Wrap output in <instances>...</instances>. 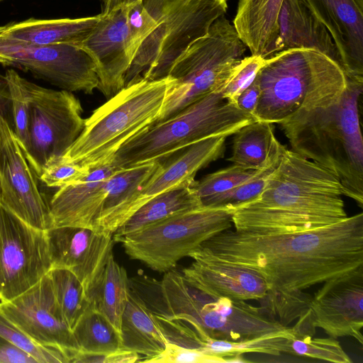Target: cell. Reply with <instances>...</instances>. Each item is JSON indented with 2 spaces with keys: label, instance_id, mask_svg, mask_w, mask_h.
I'll list each match as a JSON object with an SVG mask.
<instances>
[{
  "label": "cell",
  "instance_id": "1f68e13d",
  "mask_svg": "<svg viewBox=\"0 0 363 363\" xmlns=\"http://www.w3.org/2000/svg\"><path fill=\"white\" fill-rule=\"evenodd\" d=\"M79 348L86 354H108L121 348L119 332L89 304L72 329Z\"/></svg>",
  "mask_w": 363,
  "mask_h": 363
},
{
  "label": "cell",
  "instance_id": "e0dca14e",
  "mask_svg": "<svg viewBox=\"0 0 363 363\" xmlns=\"http://www.w3.org/2000/svg\"><path fill=\"white\" fill-rule=\"evenodd\" d=\"M130 6L101 13L90 34L79 47L92 59L99 79V89L108 99L124 88V77L132 56L128 11Z\"/></svg>",
  "mask_w": 363,
  "mask_h": 363
},
{
  "label": "cell",
  "instance_id": "9a60e30c",
  "mask_svg": "<svg viewBox=\"0 0 363 363\" xmlns=\"http://www.w3.org/2000/svg\"><path fill=\"white\" fill-rule=\"evenodd\" d=\"M0 311L38 344L62 352L72 362L79 348L56 303L48 274Z\"/></svg>",
  "mask_w": 363,
  "mask_h": 363
},
{
  "label": "cell",
  "instance_id": "7402d4cb",
  "mask_svg": "<svg viewBox=\"0 0 363 363\" xmlns=\"http://www.w3.org/2000/svg\"><path fill=\"white\" fill-rule=\"evenodd\" d=\"M225 136L211 137L187 147L186 150L168 164L160 165L141 189L135 200L131 216L157 195L182 182L194 179L196 173L224 156Z\"/></svg>",
  "mask_w": 363,
  "mask_h": 363
},
{
  "label": "cell",
  "instance_id": "4dcf8cb0",
  "mask_svg": "<svg viewBox=\"0 0 363 363\" xmlns=\"http://www.w3.org/2000/svg\"><path fill=\"white\" fill-rule=\"evenodd\" d=\"M312 297L303 290L289 292L268 290L265 296L258 301L264 313L284 326L289 327V324L297 320L292 326L296 336H313L315 328L311 314Z\"/></svg>",
  "mask_w": 363,
  "mask_h": 363
},
{
  "label": "cell",
  "instance_id": "484cf974",
  "mask_svg": "<svg viewBox=\"0 0 363 363\" xmlns=\"http://www.w3.org/2000/svg\"><path fill=\"white\" fill-rule=\"evenodd\" d=\"M283 0H238L233 24L252 55L278 52V16Z\"/></svg>",
  "mask_w": 363,
  "mask_h": 363
},
{
  "label": "cell",
  "instance_id": "74e56055",
  "mask_svg": "<svg viewBox=\"0 0 363 363\" xmlns=\"http://www.w3.org/2000/svg\"><path fill=\"white\" fill-rule=\"evenodd\" d=\"M0 336L34 358L37 363H68L62 352L42 346L11 322L0 311Z\"/></svg>",
  "mask_w": 363,
  "mask_h": 363
},
{
  "label": "cell",
  "instance_id": "4316f807",
  "mask_svg": "<svg viewBox=\"0 0 363 363\" xmlns=\"http://www.w3.org/2000/svg\"><path fill=\"white\" fill-rule=\"evenodd\" d=\"M120 334L121 348L139 354V362L143 363L160 354L167 343L153 313L130 289L121 317Z\"/></svg>",
  "mask_w": 363,
  "mask_h": 363
},
{
  "label": "cell",
  "instance_id": "c3c4849f",
  "mask_svg": "<svg viewBox=\"0 0 363 363\" xmlns=\"http://www.w3.org/2000/svg\"><path fill=\"white\" fill-rule=\"evenodd\" d=\"M360 9L363 11V0H354Z\"/></svg>",
  "mask_w": 363,
  "mask_h": 363
},
{
  "label": "cell",
  "instance_id": "2e32d148",
  "mask_svg": "<svg viewBox=\"0 0 363 363\" xmlns=\"http://www.w3.org/2000/svg\"><path fill=\"white\" fill-rule=\"evenodd\" d=\"M323 283L311 300L313 326L330 337H350L362 345L363 267Z\"/></svg>",
  "mask_w": 363,
  "mask_h": 363
},
{
  "label": "cell",
  "instance_id": "3957f363",
  "mask_svg": "<svg viewBox=\"0 0 363 363\" xmlns=\"http://www.w3.org/2000/svg\"><path fill=\"white\" fill-rule=\"evenodd\" d=\"M228 0H140L130 5L132 62L124 87L166 77L177 61L212 23L225 15Z\"/></svg>",
  "mask_w": 363,
  "mask_h": 363
},
{
  "label": "cell",
  "instance_id": "f6af8a7d",
  "mask_svg": "<svg viewBox=\"0 0 363 363\" xmlns=\"http://www.w3.org/2000/svg\"><path fill=\"white\" fill-rule=\"evenodd\" d=\"M260 90L256 79L237 98L235 105L242 111L253 116L257 108Z\"/></svg>",
  "mask_w": 363,
  "mask_h": 363
},
{
  "label": "cell",
  "instance_id": "603a6c76",
  "mask_svg": "<svg viewBox=\"0 0 363 363\" xmlns=\"http://www.w3.org/2000/svg\"><path fill=\"white\" fill-rule=\"evenodd\" d=\"M278 28V52L294 48L312 49L330 57L341 67L340 55L330 34L306 0H283Z\"/></svg>",
  "mask_w": 363,
  "mask_h": 363
},
{
  "label": "cell",
  "instance_id": "f907efd6",
  "mask_svg": "<svg viewBox=\"0 0 363 363\" xmlns=\"http://www.w3.org/2000/svg\"><path fill=\"white\" fill-rule=\"evenodd\" d=\"M101 1H105L106 0H101Z\"/></svg>",
  "mask_w": 363,
  "mask_h": 363
},
{
  "label": "cell",
  "instance_id": "836d02e7",
  "mask_svg": "<svg viewBox=\"0 0 363 363\" xmlns=\"http://www.w3.org/2000/svg\"><path fill=\"white\" fill-rule=\"evenodd\" d=\"M54 296L62 318L72 330L89 306L84 289L70 271L52 268L48 272Z\"/></svg>",
  "mask_w": 363,
  "mask_h": 363
},
{
  "label": "cell",
  "instance_id": "f35d334b",
  "mask_svg": "<svg viewBox=\"0 0 363 363\" xmlns=\"http://www.w3.org/2000/svg\"><path fill=\"white\" fill-rule=\"evenodd\" d=\"M284 149L285 147L268 165L257 170L252 177L218 199L214 207L229 206L235 208L257 197L264 187L268 177L277 167Z\"/></svg>",
  "mask_w": 363,
  "mask_h": 363
},
{
  "label": "cell",
  "instance_id": "ab89813d",
  "mask_svg": "<svg viewBox=\"0 0 363 363\" xmlns=\"http://www.w3.org/2000/svg\"><path fill=\"white\" fill-rule=\"evenodd\" d=\"M265 60L266 58L252 55L241 59L221 89L223 96L235 104L238 96L253 82Z\"/></svg>",
  "mask_w": 363,
  "mask_h": 363
},
{
  "label": "cell",
  "instance_id": "ac0fdd59",
  "mask_svg": "<svg viewBox=\"0 0 363 363\" xmlns=\"http://www.w3.org/2000/svg\"><path fill=\"white\" fill-rule=\"evenodd\" d=\"M45 232L51 269L70 271L86 295L113 252V234L76 226L52 227Z\"/></svg>",
  "mask_w": 363,
  "mask_h": 363
},
{
  "label": "cell",
  "instance_id": "83f0119b",
  "mask_svg": "<svg viewBox=\"0 0 363 363\" xmlns=\"http://www.w3.org/2000/svg\"><path fill=\"white\" fill-rule=\"evenodd\" d=\"M195 181H185L147 201L115 231L114 242L173 215L202 206L194 188Z\"/></svg>",
  "mask_w": 363,
  "mask_h": 363
},
{
  "label": "cell",
  "instance_id": "44dd1931",
  "mask_svg": "<svg viewBox=\"0 0 363 363\" xmlns=\"http://www.w3.org/2000/svg\"><path fill=\"white\" fill-rule=\"evenodd\" d=\"M330 34L345 77L363 80V11L354 0H306Z\"/></svg>",
  "mask_w": 363,
  "mask_h": 363
},
{
  "label": "cell",
  "instance_id": "8fae6325",
  "mask_svg": "<svg viewBox=\"0 0 363 363\" xmlns=\"http://www.w3.org/2000/svg\"><path fill=\"white\" fill-rule=\"evenodd\" d=\"M50 269L45 230L30 226L0 205V301L20 296Z\"/></svg>",
  "mask_w": 363,
  "mask_h": 363
},
{
  "label": "cell",
  "instance_id": "d4e9b609",
  "mask_svg": "<svg viewBox=\"0 0 363 363\" xmlns=\"http://www.w3.org/2000/svg\"><path fill=\"white\" fill-rule=\"evenodd\" d=\"M161 164L157 161L118 168L108 179L94 229L113 234L131 216L132 206L141 189Z\"/></svg>",
  "mask_w": 363,
  "mask_h": 363
},
{
  "label": "cell",
  "instance_id": "8992f818",
  "mask_svg": "<svg viewBox=\"0 0 363 363\" xmlns=\"http://www.w3.org/2000/svg\"><path fill=\"white\" fill-rule=\"evenodd\" d=\"M256 120L225 99L221 91H213L130 138L111 161L119 168L161 161L203 139L233 135Z\"/></svg>",
  "mask_w": 363,
  "mask_h": 363
},
{
  "label": "cell",
  "instance_id": "7bdbcfd3",
  "mask_svg": "<svg viewBox=\"0 0 363 363\" xmlns=\"http://www.w3.org/2000/svg\"><path fill=\"white\" fill-rule=\"evenodd\" d=\"M141 356L128 350L120 349L108 354H86L79 352L72 362L78 363H134L139 362Z\"/></svg>",
  "mask_w": 363,
  "mask_h": 363
},
{
  "label": "cell",
  "instance_id": "7dc6e473",
  "mask_svg": "<svg viewBox=\"0 0 363 363\" xmlns=\"http://www.w3.org/2000/svg\"><path fill=\"white\" fill-rule=\"evenodd\" d=\"M139 1L140 0H106L102 13H106L123 6L132 5Z\"/></svg>",
  "mask_w": 363,
  "mask_h": 363
},
{
  "label": "cell",
  "instance_id": "60d3db41",
  "mask_svg": "<svg viewBox=\"0 0 363 363\" xmlns=\"http://www.w3.org/2000/svg\"><path fill=\"white\" fill-rule=\"evenodd\" d=\"M90 169L65 159L62 155L49 161L38 179L50 188L59 189L84 178Z\"/></svg>",
  "mask_w": 363,
  "mask_h": 363
},
{
  "label": "cell",
  "instance_id": "5bb4252c",
  "mask_svg": "<svg viewBox=\"0 0 363 363\" xmlns=\"http://www.w3.org/2000/svg\"><path fill=\"white\" fill-rule=\"evenodd\" d=\"M186 318L202 342L210 337L240 342L293 330L292 327L270 319L260 306L246 301L213 296L199 289L189 303Z\"/></svg>",
  "mask_w": 363,
  "mask_h": 363
},
{
  "label": "cell",
  "instance_id": "9c48e42d",
  "mask_svg": "<svg viewBox=\"0 0 363 363\" xmlns=\"http://www.w3.org/2000/svg\"><path fill=\"white\" fill-rule=\"evenodd\" d=\"M234 208L206 207L186 211L118 240L125 254L148 268L165 273L190 257L207 240L233 225Z\"/></svg>",
  "mask_w": 363,
  "mask_h": 363
},
{
  "label": "cell",
  "instance_id": "f1b7e54d",
  "mask_svg": "<svg viewBox=\"0 0 363 363\" xmlns=\"http://www.w3.org/2000/svg\"><path fill=\"white\" fill-rule=\"evenodd\" d=\"M284 147L275 138L273 124L256 120L233 134L228 160L247 169L259 170L272 162Z\"/></svg>",
  "mask_w": 363,
  "mask_h": 363
},
{
  "label": "cell",
  "instance_id": "ba28073f",
  "mask_svg": "<svg viewBox=\"0 0 363 363\" xmlns=\"http://www.w3.org/2000/svg\"><path fill=\"white\" fill-rule=\"evenodd\" d=\"M247 49L225 15L218 18L204 36L177 60L168 77L171 83L156 122L164 121L204 96L221 91Z\"/></svg>",
  "mask_w": 363,
  "mask_h": 363
},
{
  "label": "cell",
  "instance_id": "d6a6232c",
  "mask_svg": "<svg viewBox=\"0 0 363 363\" xmlns=\"http://www.w3.org/2000/svg\"><path fill=\"white\" fill-rule=\"evenodd\" d=\"M296 337L294 330L265 335L240 342L208 338L201 351L223 358L243 355L246 353H260L272 356L288 354L289 340ZM227 360V359H226Z\"/></svg>",
  "mask_w": 363,
  "mask_h": 363
},
{
  "label": "cell",
  "instance_id": "e575fe53",
  "mask_svg": "<svg viewBox=\"0 0 363 363\" xmlns=\"http://www.w3.org/2000/svg\"><path fill=\"white\" fill-rule=\"evenodd\" d=\"M257 171L233 164L205 176L201 181H195L194 188L201 206L214 207L218 199L252 177Z\"/></svg>",
  "mask_w": 363,
  "mask_h": 363
},
{
  "label": "cell",
  "instance_id": "4fadbf2b",
  "mask_svg": "<svg viewBox=\"0 0 363 363\" xmlns=\"http://www.w3.org/2000/svg\"><path fill=\"white\" fill-rule=\"evenodd\" d=\"M38 179L23 145L0 112V205L30 226L46 230L49 207Z\"/></svg>",
  "mask_w": 363,
  "mask_h": 363
},
{
  "label": "cell",
  "instance_id": "52a82bcc",
  "mask_svg": "<svg viewBox=\"0 0 363 363\" xmlns=\"http://www.w3.org/2000/svg\"><path fill=\"white\" fill-rule=\"evenodd\" d=\"M170 83L167 76L122 89L85 119L82 131L62 156L88 169L111 161L123 144L157 121Z\"/></svg>",
  "mask_w": 363,
  "mask_h": 363
},
{
  "label": "cell",
  "instance_id": "6da1fadb",
  "mask_svg": "<svg viewBox=\"0 0 363 363\" xmlns=\"http://www.w3.org/2000/svg\"><path fill=\"white\" fill-rule=\"evenodd\" d=\"M197 250L256 271L268 290H304L363 267V213L303 232L227 229Z\"/></svg>",
  "mask_w": 363,
  "mask_h": 363
},
{
  "label": "cell",
  "instance_id": "ee69618b",
  "mask_svg": "<svg viewBox=\"0 0 363 363\" xmlns=\"http://www.w3.org/2000/svg\"><path fill=\"white\" fill-rule=\"evenodd\" d=\"M0 363H37L25 351L0 336Z\"/></svg>",
  "mask_w": 363,
  "mask_h": 363
},
{
  "label": "cell",
  "instance_id": "277c9868",
  "mask_svg": "<svg viewBox=\"0 0 363 363\" xmlns=\"http://www.w3.org/2000/svg\"><path fill=\"white\" fill-rule=\"evenodd\" d=\"M346 79V88L337 101L301 111L279 124L291 150L332 172L342 186L343 196L363 208L359 116L363 80Z\"/></svg>",
  "mask_w": 363,
  "mask_h": 363
},
{
  "label": "cell",
  "instance_id": "bcb514c9",
  "mask_svg": "<svg viewBox=\"0 0 363 363\" xmlns=\"http://www.w3.org/2000/svg\"><path fill=\"white\" fill-rule=\"evenodd\" d=\"M10 105V98L4 75L0 74V112L4 113L8 106Z\"/></svg>",
  "mask_w": 363,
  "mask_h": 363
},
{
  "label": "cell",
  "instance_id": "681fc988",
  "mask_svg": "<svg viewBox=\"0 0 363 363\" xmlns=\"http://www.w3.org/2000/svg\"><path fill=\"white\" fill-rule=\"evenodd\" d=\"M2 1H4V0H0V2Z\"/></svg>",
  "mask_w": 363,
  "mask_h": 363
},
{
  "label": "cell",
  "instance_id": "d590c367",
  "mask_svg": "<svg viewBox=\"0 0 363 363\" xmlns=\"http://www.w3.org/2000/svg\"><path fill=\"white\" fill-rule=\"evenodd\" d=\"M4 79L7 84L11 108L13 130L26 152L29 147L30 96L28 80L13 69H8Z\"/></svg>",
  "mask_w": 363,
  "mask_h": 363
},
{
  "label": "cell",
  "instance_id": "ffe728a7",
  "mask_svg": "<svg viewBox=\"0 0 363 363\" xmlns=\"http://www.w3.org/2000/svg\"><path fill=\"white\" fill-rule=\"evenodd\" d=\"M112 161L90 169L80 181L57 189L48 203L50 226L94 229L108 178L118 169Z\"/></svg>",
  "mask_w": 363,
  "mask_h": 363
},
{
  "label": "cell",
  "instance_id": "cb8c5ba5",
  "mask_svg": "<svg viewBox=\"0 0 363 363\" xmlns=\"http://www.w3.org/2000/svg\"><path fill=\"white\" fill-rule=\"evenodd\" d=\"M101 14L57 19L28 18L0 26V41L33 45H78L92 31Z\"/></svg>",
  "mask_w": 363,
  "mask_h": 363
},
{
  "label": "cell",
  "instance_id": "f546056e",
  "mask_svg": "<svg viewBox=\"0 0 363 363\" xmlns=\"http://www.w3.org/2000/svg\"><path fill=\"white\" fill-rule=\"evenodd\" d=\"M129 291L127 272L116 262L112 252L88 290L86 297L90 306L106 318L119 333L121 317L128 303Z\"/></svg>",
  "mask_w": 363,
  "mask_h": 363
},
{
  "label": "cell",
  "instance_id": "30bf717a",
  "mask_svg": "<svg viewBox=\"0 0 363 363\" xmlns=\"http://www.w3.org/2000/svg\"><path fill=\"white\" fill-rule=\"evenodd\" d=\"M29 147L27 157L39 176L51 160L62 155L83 130L80 101L72 92L45 88L28 81Z\"/></svg>",
  "mask_w": 363,
  "mask_h": 363
},
{
  "label": "cell",
  "instance_id": "5b68a950",
  "mask_svg": "<svg viewBox=\"0 0 363 363\" xmlns=\"http://www.w3.org/2000/svg\"><path fill=\"white\" fill-rule=\"evenodd\" d=\"M255 79L260 95L253 116L272 124H279L301 111L337 101L347 86L339 65L306 48L273 54L266 58Z\"/></svg>",
  "mask_w": 363,
  "mask_h": 363
},
{
  "label": "cell",
  "instance_id": "8d00e7d4",
  "mask_svg": "<svg viewBox=\"0 0 363 363\" xmlns=\"http://www.w3.org/2000/svg\"><path fill=\"white\" fill-rule=\"evenodd\" d=\"M288 354L333 363H351L352 359L336 338L296 336L289 340Z\"/></svg>",
  "mask_w": 363,
  "mask_h": 363
},
{
  "label": "cell",
  "instance_id": "7a4b0ae2",
  "mask_svg": "<svg viewBox=\"0 0 363 363\" xmlns=\"http://www.w3.org/2000/svg\"><path fill=\"white\" fill-rule=\"evenodd\" d=\"M342 196L332 172L285 147L259 195L234 208L233 225L252 233L313 230L347 217Z\"/></svg>",
  "mask_w": 363,
  "mask_h": 363
},
{
  "label": "cell",
  "instance_id": "7c38bea8",
  "mask_svg": "<svg viewBox=\"0 0 363 363\" xmlns=\"http://www.w3.org/2000/svg\"><path fill=\"white\" fill-rule=\"evenodd\" d=\"M0 64L30 72L35 77L71 92L91 94L99 84L92 59L73 44L33 45L0 41Z\"/></svg>",
  "mask_w": 363,
  "mask_h": 363
},
{
  "label": "cell",
  "instance_id": "b9f144b4",
  "mask_svg": "<svg viewBox=\"0 0 363 363\" xmlns=\"http://www.w3.org/2000/svg\"><path fill=\"white\" fill-rule=\"evenodd\" d=\"M148 363H227L225 358L167 342L164 350L146 361Z\"/></svg>",
  "mask_w": 363,
  "mask_h": 363
},
{
  "label": "cell",
  "instance_id": "d6986e66",
  "mask_svg": "<svg viewBox=\"0 0 363 363\" xmlns=\"http://www.w3.org/2000/svg\"><path fill=\"white\" fill-rule=\"evenodd\" d=\"M190 257L194 261L182 273L191 284L209 295L247 301L261 299L267 293V282L252 269L199 250Z\"/></svg>",
  "mask_w": 363,
  "mask_h": 363
}]
</instances>
